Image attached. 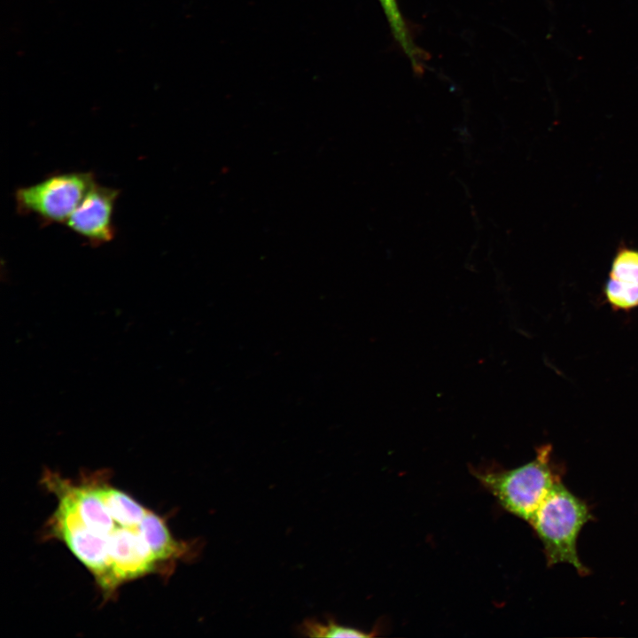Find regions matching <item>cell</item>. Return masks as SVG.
<instances>
[{"label":"cell","instance_id":"cell-1","mask_svg":"<svg viewBox=\"0 0 638 638\" xmlns=\"http://www.w3.org/2000/svg\"><path fill=\"white\" fill-rule=\"evenodd\" d=\"M42 482L57 498L47 537L65 543L106 599L128 581L168 575L198 554V542L176 540L164 518L113 486L105 471L70 479L46 470Z\"/></svg>","mask_w":638,"mask_h":638},{"label":"cell","instance_id":"cell-5","mask_svg":"<svg viewBox=\"0 0 638 638\" xmlns=\"http://www.w3.org/2000/svg\"><path fill=\"white\" fill-rule=\"evenodd\" d=\"M119 194V190L95 181L65 224L92 246L112 241L115 235L113 212Z\"/></svg>","mask_w":638,"mask_h":638},{"label":"cell","instance_id":"cell-7","mask_svg":"<svg viewBox=\"0 0 638 638\" xmlns=\"http://www.w3.org/2000/svg\"><path fill=\"white\" fill-rule=\"evenodd\" d=\"M299 632L308 637H370L374 634L362 630L344 626L334 619H328L319 621L315 619H305L299 626Z\"/></svg>","mask_w":638,"mask_h":638},{"label":"cell","instance_id":"cell-4","mask_svg":"<svg viewBox=\"0 0 638 638\" xmlns=\"http://www.w3.org/2000/svg\"><path fill=\"white\" fill-rule=\"evenodd\" d=\"M95 181L91 172H56L18 188L17 211L35 215L43 225L66 223Z\"/></svg>","mask_w":638,"mask_h":638},{"label":"cell","instance_id":"cell-3","mask_svg":"<svg viewBox=\"0 0 638 638\" xmlns=\"http://www.w3.org/2000/svg\"><path fill=\"white\" fill-rule=\"evenodd\" d=\"M552 447L537 448L531 462L512 470L473 471V475L509 512L529 522L560 480L552 460Z\"/></svg>","mask_w":638,"mask_h":638},{"label":"cell","instance_id":"cell-2","mask_svg":"<svg viewBox=\"0 0 638 638\" xmlns=\"http://www.w3.org/2000/svg\"><path fill=\"white\" fill-rule=\"evenodd\" d=\"M593 518L587 504L559 481L537 509L529 523L542 542L549 566L572 564L580 575L588 573L577 552L582 527Z\"/></svg>","mask_w":638,"mask_h":638},{"label":"cell","instance_id":"cell-9","mask_svg":"<svg viewBox=\"0 0 638 638\" xmlns=\"http://www.w3.org/2000/svg\"><path fill=\"white\" fill-rule=\"evenodd\" d=\"M604 295L614 310L628 311L638 307V285L609 277L604 285Z\"/></svg>","mask_w":638,"mask_h":638},{"label":"cell","instance_id":"cell-8","mask_svg":"<svg viewBox=\"0 0 638 638\" xmlns=\"http://www.w3.org/2000/svg\"><path fill=\"white\" fill-rule=\"evenodd\" d=\"M609 277L638 285V249L619 247L612 260Z\"/></svg>","mask_w":638,"mask_h":638},{"label":"cell","instance_id":"cell-6","mask_svg":"<svg viewBox=\"0 0 638 638\" xmlns=\"http://www.w3.org/2000/svg\"><path fill=\"white\" fill-rule=\"evenodd\" d=\"M388 20L392 33L416 71L423 69L422 51L413 42L399 9L397 0H378Z\"/></svg>","mask_w":638,"mask_h":638}]
</instances>
